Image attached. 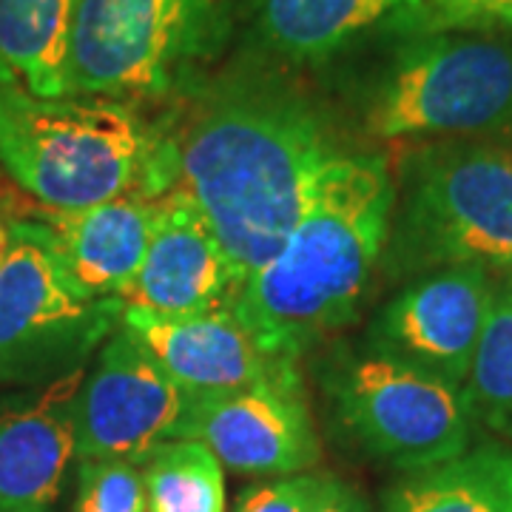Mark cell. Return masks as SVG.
<instances>
[{"label": "cell", "instance_id": "1", "mask_svg": "<svg viewBox=\"0 0 512 512\" xmlns=\"http://www.w3.org/2000/svg\"><path fill=\"white\" fill-rule=\"evenodd\" d=\"M171 123L174 180L245 279L291 237L316 188L356 140L305 86L265 63L208 77Z\"/></svg>", "mask_w": 512, "mask_h": 512}, {"label": "cell", "instance_id": "2", "mask_svg": "<svg viewBox=\"0 0 512 512\" xmlns=\"http://www.w3.org/2000/svg\"><path fill=\"white\" fill-rule=\"evenodd\" d=\"M393 202L396 177L379 151L356 148L330 165L291 237L234 302L271 356L302 362L356 322L382 271Z\"/></svg>", "mask_w": 512, "mask_h": 512}, {"label": "cell", "instance_id": "3", "mask_svg": "<svg viewBox=\"0 0 512 512\" xmlns=\"http://www.w3.org/2000/svg\"><path fill=\"white\" fill-rule=\"evenodd\" d=\"M0 163L52 211H77L123 194L160 200L174 191L165 123L111 97H35L0 77Z\"/></svg>", "mask_w": 512, "mask_h": 512}, {"label": "cell", "instance_id": "4", "mask_svg": "<svg viewBox=\"0 0 512 512\" xmlns=\"http://www.w3.org/2000/svg\"><path fill=\"white\" fill-rule=\"evenodd\" d=\"M382 256L387 279L484 268L512 271V148L473 137L407 148Z\"/></svg>", "mask_w": 512, "mask_h": 512}, {"label": "cell", "instance_id": "5", "mask_svg": "<svg viewBox=\"0 0 512 512\" xmlns=\"http://www.w3.org/2000/svg\"><path fill=\"white\" fill-rule=\"evenodd\" d=\"M237 0H74L63 97L134 106L188 97L208 80Z\"/></svg>", "mask_w": 512, "mask_h": 512}, {"label": "cell", "instance_id": "6", "mask_svg": "<svg viewBox=\"0 0 512 512\" xmlns=\"http://www.w3.org/2000/svg\"><path fill=\"white\" fill-rule=\"evenodd\" d=\"M356 123L373 140H458L512 128V43L473 32H419L353 89Z\"/></svg>", "mask_w": 512, "mask_h": 512}, {"label": "cell", "instance_id": "7", "mask_svg": "<svg viewBox=\"0 0 512 512\" xmlns=\"http://www.w3.org/2000/svg\"><path fill=\"white\" fill-rule=\"evenodd\" d=\"M316 384L333 430L362 456L416 473L470 450L476 419L464 387L390 359L365 342L316 350Z\"/></svg>", "mask_w": 512, "mask_h": 512}, {"label": "cell", "instance_id": "8", "mask_svg": "<svg viewBox=\"0 0 512 512\" xmlns=\"http://www.w3.org/2000/svg\"><path fill=\"white\" fill-rule=\"evenodd\" d=\"M123 299H97L66 274L40 220H12L0 262V384L37 387L83 370L117 330Z\"/></svg>", "mask_w": 512, "mask_h": 512}, {"label": "cell", "instance_id": "9", "mask_svg": "<svg viewBox=\"0 0 512 512\" xmlns=\"http://www.w3.org/2000/svg\"><path fill=\"white\" fill-rule=\"evenodd\" d=\"M188 410L191 393L131 330L117 325L74 396V456L143 464L163 441L180 439Z\"/></svg>", "mask_w": 512, "mask_h": 512}, {"label": "cell", "instance_id": "10", "mask_svg": "<svg viewBox=\"0 0 512 512\" xmlns=\"http://www.w3.org/2000/svg\"><path fill=\"white\" fill-rule=\"evenodd\" d=\"M180 439L208 444L225 470L242 476H299L322 461L299 365L248 387L191 396Z\"/></svg>", "mask_w": 512, "mask_h": 512}, {"label": "cell", "instance_id": "11", "mask_svg": "<svg viewBox=\"0 0 512 512\" xmlns=\"http://www.w3.org/2000/svg\"><path fill=\"white\" fill-rule=\"evenodd\" d=\"M495 296L493 274L484 268H441L413 276L379 308L362 342L464 387Z\"/></svg>", "mask_w": 512, "mask_h": 512}, {"label": "cell", "instance_id": "12", "mask_svg": "<svg viewBox=\"0 0 512 512\" xmlns=\"http://www.w3.org/2000/svg\"><path fill=\"white\" fill-rule=\"evenodd\" d=\"M83 370L0 393V512H55L74 461V396Z\"/></svg>", "mask_w": 512, "mask_h": 512}, {"label": "cell", "instance_id": "13", "mask_svg": "<svg viewBox=\"0 0 512 512\" xmlns=\"http://www.w3.org/2000/svg\"><path fill=\"white\" fill-rule=\"evenodd\" d=\"M239 282L194 200L174 188L160 197L157 225L126 308L154 316L234 311Z\"/></svg>", "mask_w": 512, "mask_h": 512}, {"label": "cell", "instance_id": "14", "mask_svg": "<svg viewBox=\"0 0 512 512\" xmlns=\"http://www.w3.org/2000/svg\"><path fill=\"white\" fill-rule=\"evenodd\" d=\"M120 325L131 330L157 365L191 396L248 387L299 365L271 356L234 311L154 316L140 308H126Z\"/></svg>", "mask_w": 512, "mask_h": 512}, {"label": "cell", "instance_id": "15", "mask_svg": "<svg viewBox=\"0 0 512 512\" xmlns=\"http://www.w3.org/2000/svg\"><path fill=\"white\" fill-rule=\"evenodd\" d=\"M160 200L123 194L77 211H52L46 225L66 274L97 299H123L131 291L157 225Z\"/></svg>", "mask_w": 512, "mask_h": 512}, {"label": "cell", "instance_id": "16", "mask_svg": "<svg viewBox=\"0 0 512 512\" xmlns=\"http://www.w3.org/2000/svg\"><path fill=\"white\" fill-rule=\"evenodd\" d=\"M416 9L419 0H262L256 43L288 66H322L379 29L402 35Z\"/></svg>", "mask_w": 512, "mask_h": 512}, {"label": "cell", "instance_id": "17", "mask_svg": "<svg viewBox=\"0 0 512 512\" xmlns=\"http://www.w3.org/2000/svg\"><path fill=\"white\" fill-rule=\"evenodd\" d=\"M382 512H512V447L484 441L404 473L387 487Z\"/></svg>", "mask_w": 512, "mask_h": 512}, {"label": "cell", "instance_id": "18", "mask_svg": "<svg viewBox=\"0 0 512 512\" xmlns=\"http://www.w3.org/2000/svg\"><path fill=\"white\" fill-rule=\"evenodd\" d=\"M74 0H0V77L35 97H63Z\"/></svg>", "mask_w": 512, "mask_h": 512}, {"label": "cell", "instance_id": "19", "mask_svg": "<svg viewBox=\"0 0 512 512\" xmlns=\"http://www.w3.org/2000/svg\"><path fill=\"white\" fill-rule=\"evenodd\" d=\"M148 512H225V467L197 439L163 441L140 464Z\"/></svg>", "mask_w": 512, "mask_h": 512}, {"label": "cell", "instance_id": "20", "mask_svg": "<svg viewBox=\"0 0 512 512\" xmlns=\"http://www.w3.org/2000/svg\"><path fill=\"white\" fill-rule=\"evenodd\" d=\"M464 396L476 424L512 444V296L501 288L464 382Z\"/></svg>", "mask_w": 512, "mask_h": 512}, {"label": "cell", "instance_id": "21", "mask_svg": "<svg viewBox=\"0 0 512 512\" xmlns=\"http://www.w3.org/2000/svg\"><path fill=\"white\" fill-rule=\"evenodd\" d=\"M72 512H148L140 464L123 458L77 461Z\"/></svg>", "mask_w": 512, "mask_h": 512}, {"label": "cell", "instance_id": "22", "mask_svg": "<svg viewBox=\"0 0 512 512\" xmlns=\"http://www.w3.org/2000/svg\"><path fill=\"white\" fill-rule=\"evenodd\" d=\"M419 32H512V0H419L402 35Z\"/></svg>", "mask_w": 512, "mask_h": 512}, {"label": "cell", "instance_id": "23", "mask_svg": "<svg viewBox=\"0 0 512 512\" xmlns=\"http://www.w3.org/2000/svg\"><path fill=\"white\" fill-rule=\"evenodd\" d=\"M319 478L322 473H299L254 481L239 490L234 512H308Z\"/></svg>", "mask_w": 512, "mask_h": 512}, {"label": "cell", "instance_id": "24", "mask_svg": "<svg viewBox=\"0 0 512 512\" xmlns=\"http://www.w3.org/2000/svg\"><path fill=\"white\" fill-rule=\"evenodd\" d=\"M308 512H373L367 498L345 478L322 473L319 490L313 495Z\"/></svg>", "mask_w": 512, "mask_h": 512}, {"label": "cell", "instance_id": "25", "mask_svg": "<svg viewBox=\"0 0 512 512\" xmlns=\"http://www.w3.org/2000/svg\"><path fill=\"white\" fill-rule=\"evenodd\" d=\"M9 245H12V220L0 217V262H3V256L9 251Z\"/></svg>", "mask_w": 512, "mask_h": 512}, {"label": "cell", "instance_id": "26", "mask_svg": "<svg viewBox=\"0 0 512 512\" xmlns=\"http://www.w3.org/2000/svg\"><path fill=\"white\" fill-rule=\"evenodd\" d=\"M501 291L510 293V296H512V271H510V274H507V279H504V285H501Z\"/></svg>", "mask_w": 512, "mask_h": 512}]
</instances>
